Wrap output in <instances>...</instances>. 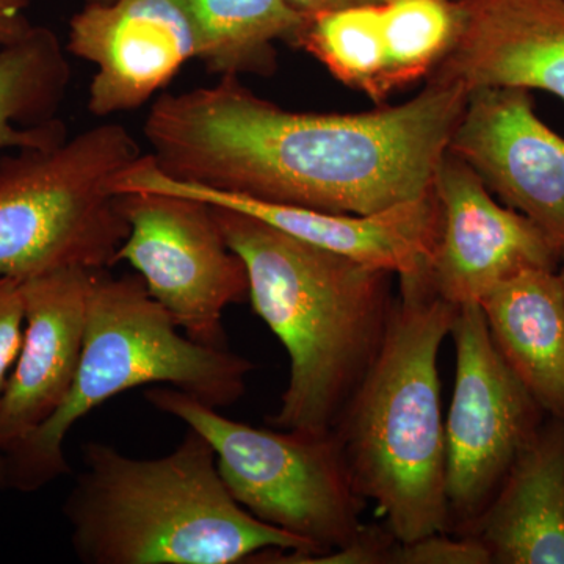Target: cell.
Here are the masks:
<instances>
[{"instance_id":"cell-19","label":"cell","mask_w":564,"mask_h":564,"mask_svg":"<svg viewBox=\"0 0 564 564\" xmlns=\"http://www.w3.org/2000/svg\"><path fill=\"white\" fill-rule=\"evenodd\" d=\"M195 36L196 61L220 77L270 76L276 41L295 46L310 17L288 0H173Z\"/></svg>"},{"instance_id":"cell-7","label":"cell","mask_w":564,"mask_h":564,"mask_svg":"<svg viewBox=\"0 0 564 564\" xmlns=\"http://www.w3.org/2000/svg\"><path fill=\"white\" fill-rule=\"evenodd\" d=\"M147 400L212 445L223 484L240 507L306 541L313 556L347 547L366 527L367 502L334 432L256 429L176 388L151 389Z\"/></svg>"},{"instance_id":"cell-14","label":"cell","mask_w":564,"mask_h":564,"mask_svg":"<svg viewBox=\"0 0 564 564\" xmlns=\"http://www.w3.org/2000/svg\"><path fill=\"white\" fill-rule=\"evenodd\" d=\"M459 29L430 79L522 88L564 101V0H456Z\"/></svg>"},{"instance_id":"cell-16","label":"cell","mask_w":564,"mask_h":564,"mask_svg":"<svg viewBox=\"0 0 564 564\" xmlns=\"http://www.w3.org/2000/svg\"><path fill=\"white\" fill-rule=\"evenodd\" d=\"M458 536L480 541L491 564H564V417L547 414L484 513Z\"/></svg>"},{"instance_id":"cell-23","label":"cell","mask_w":564,"mask_h":564,"mask_svg":"<svg viewBox=\"0 0 564 564\" xmlns=\"http://www.w3.org/2000/svg\"><path fill=\"white\" fill-rule=\"evenodd\" d=\"M25 328L22 281L0 274V399L20 356Z\"/></svg>"},{"instance_id":"cell-15","label":"cell","mask_w":564,"mask_h":564,"mask_svg":"<svg viewBox=\"0 0 564 564\" xmlns=\"http://www.w3.org/2000/svg\"><path fill=\"white\" fill-rule=\"evenodd\" d=\"M93 272L65 269L22 281L24 340L0 399V452L57 411L79 369Z\"/></svg>"},{"instance_id":"cell-18","label":"cell","mask_w":564,"mask_h":564,"mask_svg":"<svg viewBox=\"0 0 564 564\" xmlns=\"http://www.w3.org/2000/svg\"><path fill=\"white\" fill-rule=\"evenodd\" d=\"M66 54L41 25L0 46V151L43 150L68 139L58 118L70 80Z\"/></svg>"},{"instance_id":"cell-5","label":"cell","mask_w":564,"mask_h":564,"mask_svg":"<svg viewBox=\"0 0 564 564\" xmlns=\"http://www.w3.org/2000/svg\"><path fill=\"white\" fill-rule=\"evenodd\" d=\"M252 369L228 347H206L185 336L140 276L93 272L76 378L57 411L2 452L7 488L35 492L69 474V430L122 392L170 384L220 410L242 399Z\"/></svg>"},{"instance_id":"cell-9","label":"cell","mask_w":564,"mask_h":564,"mask_svg":"<svg viewBox=\"0 0 564 564\" xmlns=\"http://www.w3.org/2000/svg\"><path fill=\"white\" fill-rule=\"evenodd\" d=\"M129 236L118 252L185 336L226 348L223 315L250 295L247 267L226 242L214 207L165 193H121Z\"/></svg>"},{"instance_id":"cell-25","label":"cell","mask_w":564,"mask_h":564,"mask_svg":"<svg viewBox=\"0 0 564 564\" xmlns=\"http://www.w3.org/2000/svg\"><path fill=\"white\" fill-rule=\"evenodd\" d=\"M288 2L300 13L314 17V14L348 9V7L372 6V3H381L384 0H288Z\"/></svg>"},{"instance_id":"cell-22","label":"cell","mask_w":564,"mask_h":564,"mask_svg":"<svg viewBox=\"0 0 564 564\" xmlns=\"http://www.w3.org/2000/svg\"><path fill=\"white\" fill-rule=\"evenodd\" d=\"M391 564H491L480 541L470 536L433 533L393 545Z\"/></svg>"},{"instance_id":"cell-20","label":"cell","mask_w":564,"mask_h":564,"mask_svg":"<svg viewBox=\"0 0 564 564\" xmlns=\"http://www.w3.org/2000/svg\"><path fill=\"white\" fill-rule=\"evenodd\" d=\"M295 46L317 58L337 80L375 102H383L397 91L380 3L310 17Z\"/></svg>"},{"instance_id":"cell-4","label":"cell","mask_w":564,"mask_h":564,"mask_svg":"<svg viewBox=\"0 0 564 564\" xmlns=\"http://www.w3.org/2000/svg\"><path fill=\"white\" fill-rule=\"evenodd\" d=\"M399 280L380 355L333 432L356 491L408 543L451 530L437 359L459 306L436 292L429 270Z\"/></svg>"},{"instance_id":"cell-26","label":"cell","mask_w":564,"mask_h":564,"mask_svg":"<svg viewBox=\"0 0 564 564\" xmlns=\"http://www.w3.org/2000/svg\"><path fill=\"white\" fill-rule=\"evenodd\" d=\"M7 488V473H6V462H3L2 452H0V489Z\"/></svg>"},{"instance_id":"cell-8","label":"cell","mask_w":564,"mask_h":564,"mask_svg":"<svg viewBox=\"0 0 564 564\" xmlns=\"http://www.w3.org/2000/svg\"><path fill=\"white\" fill-rule=\"evenodd\" d=\"M454 399L445 421L451 530L477 521L547 417L497 350L480 304L458 307ZM448 530V532H451Z\"/></svg>"},{"instance_id":"cell-24","label":"cell","mask_w":564,"mask_h":564,"mask_svg":"<svg viewBox=\"0 0 564 564\" xmlns=\"http://www.w3.org/2000/svg\"><path fill=\"white\" fill-rule=\"evenodd\" d=\"M32 0H0V46L24 39L35 25L29 20Z\"/></svg>"},{"instance_id":"cell-1","label":"cell","mask_w":564,"mask_h":564,"mask_svg":"<svg viewBox=\"0 0 564 564\" xmlns=\"http://www.w3.org/2000/svg\"><path fill=\"white\" fill-rule=\"evenodd\" d=\"M469 93L430 79L411 101L366 113L282 109L239 77L162 93L143 124L174 180L332 214H378L433 191Z\"/></svg>"},{"instance_id":"cell-28","label":"cell","mask_w":564,"mask_h":564,"mask_svg":"<svg viewBox=\"0 0 564 564\" xmlns=\"http://www.w3.org/2000/svg\"><path fill=\"white\" fill-rule=\"evenodd\" d=\"M560 274H562L563 281H564V267L562 270H560Z\"/></svg>"},{"instance_id":"cell-27","label":"cell","mask_w":564,"mask_h":564,"mask_svg":"<svg viewBox=\"0 0 564 564\" xmlns=\"http://www.w3.org/2000/svg\"><path fill=\"white\" fill-rule=\"evenodd\" d=\"M85 3H110L115 0H84Z\"/></svg>"},{"instance_id":"cell-21","label":"cell","mask_w":564,"mask_h":564,"mask_svg":"<svg viewBox=\"0 0 564 564\" xmlns=\"http://www.w3.org/2000/svg\"><path fill=\"white\" fill-rule=\"evenodd\" d=\"M380 9L397 90L432 76L458 33V2L384 0Z\"/></svg>"},{"instance_id":"cell-10","label":"cell","mask_w":564,"mask_h":564,"mask_svg":"<svg viewBox=\"0 0 564 564\" xmlns=\"http://www.w3.org/2000/svg\"><path fill=\"white\" fill-rule=\"evenodd\" d=\"M113 191L117 195L150 192L202 199L210 206L240 212L303 242L397 276L430 269L441 231L440 203L433 191L421 199L378 214H332L174 180L159 169L151 154L141 155L139 161L118 174Z\"/></svg>"},{"instance_id":"cell-12","label":"cell","mask_w":564,"mask_h":564,"mask_svg":"<svg viewBox=\"0 0 564 564\" xmlns=\"http://www.w3.org/2000/svg\"><path fill=\"white\" fill-rule=\"evenodd\" d=\"M441 231L430 280L455 306L480 303L530 269L558 270L560 256L529 218L492 198L477 173L447 150L434 174Z\"/></svg>"},{"instance_id":"cell-11","label":"cell","mask_w":564,"mask_h":564,"mask_svg":"<svg viewBox=\"0 0 564 564\" xmlns=\"http://www.w3.org/2000/svg\"><path fill=\"white\" fill-rule=\"evenodd\" d=\"M448 151L529 218L564 262V139L538 118L532 93H469Z\"/></svg>"},{"instance_id":"cell-3","label":"cell","mask_w":564,"mask_h":564,"mask_svg":"<svg viewBox=\"0 0 564 564\" xmlns=\"http://www.w3.org/2000/svg\"><path fill=\"white\" fill-rule=\"evenodd\" d=\"M82 463L63 516L84 564H240L267 549L315 555L306 541L236 502L214 448L195 430L151 459L90 441Z\"/></svg>"},{"instance_id":"cell-13","label":"cell","mask_w":564,"mask_h":564,"mask_svg":"<svg viewBox=\"0 0 564 564\" xmlns=\"http://www.w3.org/2000/svg\"><path fill=\"white\" fill-rule=\"evenodd\" d=\"M66 51L95 66L87 109L96 118L140 109L196 58L191 24L173 0L84 3Z\"/></svg>"},{"instance_id":"cell-17","label":"cell","mask_w":564,"mask_h":564,"mask_svg":"<svg viewBox=\"0 0 564 564\" xmlns=\"http://www.w3.org/2000/svg\"><path fill=\"white\" fill-rule=\"evenodd\" d=\"M494 345L545 414L564 417V281L530 269L480 303Z\"/></svg>"},{"instance_id":"cell-6","label":"cell","mask_w":564,"mask_h":564,"mask_svg":"<svg viewBox=\"0 0 564 564\" xmlns=\"http://www.w3.org/2000/svg\"><path fill=\"white\" fill-rule=\"evenodd\" d=\"M143 154L124 126L104 122L0 158V274L28 281L117 265L129 223L113 181Z\"/></svg>"},{"instance_id":"cell-2","label":"cell","mask_w":564,"mask_h":564,"mask_svg":"<svg viewBox=\"0 0 564 564\" xmlns=\"http://www.w3.org/2000/svg\"><path fill=\"white\" fill-rule=\"evenodd\" d=\"M212 207L247 267L252 311L289 356L288 388L270 425L333 432L383 347L395 307L393 274Z\"/></svg>"}]
</instances>
